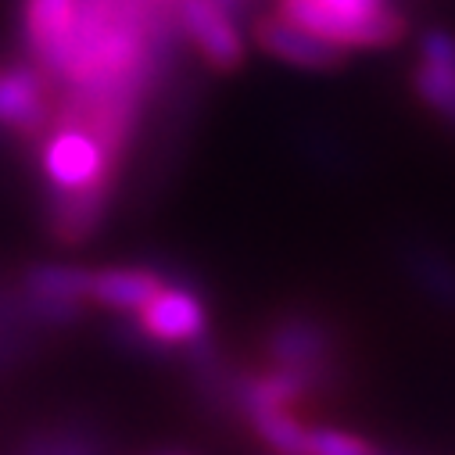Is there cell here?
<instances>
[{"label":"cell","mask_w":455,"mask_h":455,"mask_svg":"<svg viewBox=\"0 0 455 455\" xmlns=\"http://www.w3.org/2000/svg\"><path fill=\"white\" fill-rule=\"evenodd\" d=\"M90 273L86 266H68V262H36L22 273L19 301L26 315L36 326L65 330L79 323L90 308Z\"/></svg>","instance_id":"cell-4"},{"label":"cell","mask_w":455,"mask_h":455,"mask_svg":"<svg viewBox=\"0 0 455 455\" xmlns=\"http://www.w3.org/2000/svg\"><path fill=\"white\" fill-rule=\"evenodd\" d=\"M29 148L36 151V176L44 187L51 237L68 248L86 244L108 219L126 158L83 116L61 104L54 108L47 130Z\"/></svg>","instance_id":"cell-1"},{"label":"cell","mask_w":455,"mask_h":455,"mask_svg":"<svg viewBox=\"0 0 455 455\" xmlns=\"http://www.w3.org/2000/svg\"><path fill=\"white\" fill-rule=\"evenodd\" d=\"M226 4H230V0H226Z\"/></svg>","instance_id":"cell-13"},{"label":"cell","mask_w":455,"mask_h":455,"mask_svg":"<svg viewBox=\"0 0 455 455\" xmlns=\"http://www.w3.org/2000/svg\"><path fill=\"white\" fill-rule=\"evenodd\" d=\"M22 455H100V444L83 427H44L22 444Z\"/></svg>","instance_id":"cell-11"},{"label":"cell","mask_w":455,"mask_h":455,"mask_svg":"<svg viewBox=\"0 0 455 455\" xmlns=\"http://www.w3.org/2000/svg\"><path fill=\"white\" fill-rule=\"evenodd\" d=\"M180 36L212 72H237L248 58V40L237 29L226 0H169Z\"/></svg>","instance_id":"cell-5"},{"label":"cell","mask_w":455,"mask_h":455,"mask_svg":"<svg viewBox=\"0 0 455 455\" xmlns=\"http://www.w3.org/2000/svg\"><path fill=\"white\" fill-rule=\"evenodd\" d=\"M305 455H384V451L355 430L330 427V423H308Z\"/></svg>","instance_id":"cell-12"},{"label":"cell","mask_w":455,"mask_h":455,"mask_svg":"<svg viewBox=\"0 0 455 455\" xmlns=\"http://www.w3.org/2000/svg\"><path fill=\"white\" fill-rule=\"evenodd\" d=\"M126 330H133L137 345L148 352L201 348L208 337V305L190 283L165 280L140 312L126 315Z\"/></svg>","instance_id":"cell-2"},{"label":"cell","mask_w":455,"mask_h":455,"mask_svg":"<svg viewBox=\"0 0 455 455\" xmlns=\"http://www.w3.org/2000/svg\"><path fill=\"white\" fill-rule=\"evenodd\" d=\"M262 352H266L269 366L294 370L319 387H330V380H333L337 337L323 319H315L308 312L280 315L262 337Z\"/></svg>","instance_id":"cell-3"},{"label":"cell","mask_w":455,"mask_h":455,"mask_svg":"<svg viewBox=\"0 0 455 455\" xmlns=\"http://www.w3.org/2000/svg\"><path fill=\"white\" fill-rule=\"evenodd\" d=\"M58 90L29 58L0 68V130L22 144H33L54 119Z\"/></svg>","instance_id":"cell-6"},{"label":"cell","mask_w":455,"mask_h":455,"mask_svg":"<svg viewBox=\"0 0 455 455\" xmlns=\"http://www.w3.org/2000/svg\"><path fill=\"white\" fill-rule=\"evenodd\" d=\"M162 283L165 273L155 266H104L90 273V305L126 319L140 312L158 294Z\"/></svg>","instance_id":"cell-9"},{"label":"cell","mask_w":455,"mask_h":455,"mask_svg":"<svg viewBox=\"0 0 455 455\" xmlns=\"http://www.w3.org/2000/svg\"><path fill=\"white\" fill-rule=\"evenodd\" d=\"M405 269L427 298L455 308V259L451 255H444L441 248H430V244H409Z\"/></svg>","instance_id":"cell-10"},{"label":"cell","mask_w":455,"mask_h":455,"mask_svg":"<svg viewBox=\"0 0 455 455\" xmlns=\"http://www.w3.org/2000/svg\"><path fill=\"white\" fill-rule=\"evenodd\" d=\"M259 51H266L269 58L291 65V68H305V72H330V68H340L348 61L345 51H337L333 44L319 40L315 33L301 29L298 22L283 19L280 12H269L255 22L251 29Z\"/></svg>","instance_id":"cell-8"},{"label":"cell","mask_w":455,"mask_h":455,"mask_svg":"<svg viewBox=\"0 0 455 455\" xmlns=\"http://www.w3.org/2000/svg\"><path fill=\"white\" fill-rule=\"evenodd\" d=\"M409 86L437 123L455 130V33L451 29L434 26L419 33Z\"/></svg>","instance_id":"cell-7"}]
</instances>
